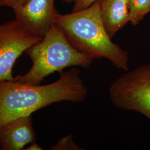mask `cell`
Returning <instances> with one entry per match:
<instances>
[{
  "instance_id": "cell-8",
  "label": "cell",
  "mask_w": 150,
  "mask_h": 150,
  "mask_svg": "<svg viewBox=\"0 0 150 150\" xmlns=\"http://www.w3.org/2000/svg\"><path fill=\"white\" fill-rule=\"evenodd\" d=\"M129 0H101L102 22L112 38L129 22Z\"/></svg>"
},
{
  "instance_id": "cell-6",
  "label": "cell",
  "mask_w": 150,
  "mask_h": 150,
  "mask_svg": "<svg viewBox=\"0 0 150 150\" xmlns=\"http://www.w3.org/2000/svg\"><path fill=\"white\" fill-rule=\"evenodd\" d=\"M55 0H27L14 10L16 22L25 31L43 38L55 24Z\"/></svg>"
},
{
  "instance_id": "cell-4",
  "label": "cell",
  "mask_w": 150,
  "mask_h": 150,
  "mask_svg": "<svg viewBox=\"0 0 150 150\" xmlns=\"http://www.w3.org/2000/svg\"><path fill=\"white\" fill-rule=\"evenodd\" d=\"M109 96L116 107L140 113L150 120V64L118 77L110 87Z\"/></svg>"
},
{
  "instance_id": "cell-10",
  "label": "cell",
  "mask_w": 150,
  "mask_h": 150,
  "mask_svg": "<svg viewBox=\"0 0 150 150\" xmlns=\"http://www.w3.org/2000/svg\"><path fill=\"white\" fill-rule=\"evenodd\" d=\"M51 150H84L76 145L73 141L72 136L69 134L59 139L57 144L52 146Z\"/></svg>"
},
{
  "instance_id": "cell-7",
  "label": "cell",
  "mask_w": 150,
  "mask_h": 150,
  "mask_svg": "<svg viewBox=\"0 0 150 150\" xmlns=\"http://www.w3.org/2000/svg\"><path fill=\"white\" fill-rule=\"evenodd\" d=\"M35 141L31 115L15 118L0 127V150H23Z\"/></svg>"
},
{
  "instance_id": "cell-5",
  "label": "cell",
  "mask_w": 150,
  "mask_h": 150,
  "mask_svg": "<svg viewBox=\"0 0 150 150\" xmlns=\"http://www.w3.org/2000/svg\"><path fill=\"white\" fill-rule=\"evenodd\" d=\"M42 40L25 31L16 20L0 24V81H13L12 69L16 60Z\"/></svg>"
},
{
  "instance_id": "cell-14",
  "label": "cell",
  "mask_w": 150,
  "mask_h": 150,
  "mask_svg": "<svg viewBox=\"0 0 150 150\" xmlns=\"http://www.w3.org/2000/svg\"><path fill=\"white\" fill-rule=\"evenodd\" d=\"M62 1H64V2H67V3H70V2L75 1V0H62Z\"/></svg>"
},
{
  "instance_id": "cell-1",
  "label": "cell",
  "mask_w": 150,
  "mask_h": 150,
  "mask_svg": "<svg viewBox=\"0 0 150 150\" xmlns=\"http://www.w3.org/2000/svg\"><path fill=\"white\" fill-rule=\"evenodd\" d=\"M80 75V70L71 67L59 74V80L46 85L0 81V127L12 120L31 115L54 103L83 101L88 90Z\"/></svg>"
},
{
  "instance_id": "cell-13",
  "label": "cell",
  "mask_w": 150,
  "mask_h": 150,
  "mask_svg": "<svg viewBox=\"0 0 150 150\" xmlns=\"http://www.w3.org/2000/svg\"><path fill=\"white\" fill-rule=\"evenodd\" d=\"M25 150H43V149H42V147H41L36 142V141L32 142V144H31L30 145L27 147L26 149H25Z\"/></svg>"
},
{
  "instance_id": "cell-9",
  "label": "cell",
  "mask_w": 150,
  "mask_h": 150,
  "mask_svg": "<svg viewBox=\"0 0 150 150\" xmlns=\"http://www.w3.org/2000/svg\"><path fill=\"white\" fill-rule=\"evenodd\" d=\"M129 22L134 26L140 23L150 12V0H129Z\"/></svg>"
},
{
  "instance_id": "cell-3",
  "label": "cell",
  "mask_w": 150,
  "mask_h": 150,
  "mask_svg": "<svg viewBox=\"0 0 150 150\" xmlns=\"http://www.w3.org/2000/svg\"><path fill=\"white\" fill-rule=\"evenodd\" d=\"M25 54L31 59L32 67L25 74L14 77L13 81L30 85H40L48 75L56 72L60 74L67 67L89 69L94 59L74 47L56 24Z\"/></svg>"
},
{
  "instance_id": "cell-11",
  "label": "cell",
  "mask_w": 150,
  "mask_h": 150,
  "mask_svg": "<svg viewBox=\"0 0 150 150\" xmlns=\"http://www.w3.org/2000/svg\"><path fill=\"white\" fill-rule=\"evenodd\" d=\"M97 0H75L72 12H77L86 9Z\"/></svg>"
},
{
  "instance_id": "cell-2",
  "label": "cell",
  "mask_w": 150,
  "mask_h": 150,
  "mask_svg": "<svg viewBox=\"0 0 150 150\" xmlns=\"http://www.w3.org/2000/svg\"><path fill=\"white\" fill-rule=\"evenodd\" d=\"M55 24L71 45L79 51L94 59H108L118 69L129 71L128 52L113 42L104 27L101 0L81 11L66 15L58 13Z\"/></svg>"
},
{
  "instance_id": "cell-12",
  "label": "cell",
  "mask_w": 150,
  "mask_h": 150,
  "mask_svg": "<svg viewBox=\"0 0 150 150\" xmlns=\"http://www.w3.org/2000/svg\"><path fill=\"white\" fill-rule=\"evenodd\" d=\"M27 0H0V7H9L15 10L17 8L25 4Z\"/></svg>"
}]
</instances>
